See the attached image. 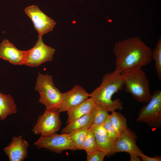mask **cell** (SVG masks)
Returning a JSON list of instances; mask_svg holds the SVG:
<instances>
[{
  "label": "cell",
  "mask_w": 161,
  "mask_h": 161,
  "mask_svg": "<svg viewBox=\"0 0 161 161\" xmlns=\"http://www.w3.org/2000/svg\"><path fill=\"white\" fill-rule=\"evenodd\" d=\"M152 52L151 48L138 36L117 41L113 49L116 58L114 70L121 73L134 66H145L151 61Z\"/></svg>",
  "instance_id": "cell-1"
},
{
  "label": "cell",
  "mask_w": 161,
  "mask_h": 161,
  "mask_svg": "<svg viewBox=\"0 0 161 161\" xmlns=\"http://www.w3.org/2000/svg\"><path fill=\"white\" fill-rule=\"evenodd\" d=\"M125 83L121 73L114 70L106 74L103 76L100 85L90 94L96 103L104 106L109 112L123 109L122 103L118 98L113 100V95L122 90Z\"/></svg>",
  "instance_id": "cell-2"
},
{
  "label": "cell",
  "mask_w": 161,
  "mask_h": 161,
  "mask_svg": "<svg viewBox=\"0 0 161 161\" xmlns=\"http://www.w3.org/2000/svg\"><path fill=\"white\" fill-rule=\"evenodd\" d=\"M142 67L134 66L120 73L124 82L126 91L131 94L138 101L147 103L152 95L148 79Z\"/></svg>",
  "instance_id": "cell-3"
},
{
  "label": "cell",
  "mask_w": 161,
  "mask_h": 161,
  "mask_svg": "<svg viewBox=\"0 0 161 161\" xmlns=\"http://www.w3.org/2000/svg\"><path fill=\"white\" fill-rule=\"evenodd\" d=\"M34 89L39 94V103L46 109H58L61 101L62 93L54 84L52 76L38 72Z\"/></svg>",
  "instance_id": "cell-4"
},
{
  "label": "cell",
  "mask_w": 161,
  "mask_h": 161,
  "mask_svg": "<svg viewBox=\"0 0 161 161\" xmlns=\"http://www.w3.org/2000/svg\"><path fill=\"white\" fill-rule=\"evenodd\" d=\"M147 104L142 107L137 121L146 123L154 129L159 128L161 126V91H154Z\"/></svg>",
  "instance_id": "cell-5"
},
{
  "label": "cell",
  "mask_w": 161,
  "mask_h": 161,
  "mask_svg": "<svg viewBox=\"0 0 161 161\" xmlns=\"http://www.w3.org/2000/svg\"><path fill=\"white\" fill-rule=\"evenodd\" d=\"M37 148H45L50 152L60 154L63 151L77 150L70 139L68 134L56 133L41 135L34 143Z\"/></svg>",
  "instance_id": "cell-6"
},
{
  "label": "cell",
  "mask_w": 161,
  "mask_h": 161,
  "mask_svg": "<svg viewBox=\"0 0 161 161\" xmlns=\"http://www.w3.org/2000/svg\"><path fill=\"white\" fill-rule=\"evenodd\" d=\"M57 109H45L38 117L32 130L35 134L45 135L56 133L60 129L61 122Z\"/></svg>",
  "instance_id": "cell-7"
},
{
  "label": "cell",
  "mask_w": 161,
  "mask_h": 161,
  "mask_svg": "<svg viewBox=\"0 0 161 161\" xmlns=\"http://www.w3.org/2000/svg\"><path fill=\"white\" fill-rule=\"evenodd\" d=\"M55 49L45 44L42 37H38L35 45L28 50L24 65L32 67H37L44 63L53 59Z\"/></svg>",
  "instance_id": "cell-8"
},
{
  "label": "cell",
  "mask_w": 161,
  "mask_h": 161,
  "mask_svg": "<svg viewBox=\"0 0 161 161\" xmlns=\"http://www.w3.org/2000/svg\"><path fill=\"white\" fill-rule=\"evenodd\" d=\"M24 12L31 19L34 28L38 34V37H42L52 31L56 24V22L43 12L36 5L27 7L25 9Z\"/></svg>",
  "instance_id": "cell-9"
},
{
  "label": "cell",
  "mask_w": 161,
  "mask_h": 161,
  "mask_svg": "<svg viewBox=\"0 0 161 161\" xmlns=\"http://www.w3.org/2000/svg\"><path fill=\"white\" fill-rule=\"evenodd\" d=\"M90 94L82 87L75 85L69 91L62 93L61 101L58 109L59 112L67 111L89 97Z\"/></svg>",
  "instance_id": "cell-10"
},
{
  "label": "cell",
  "mask_w": 161,
  "mask_h": 161,
  "mask_svg": "<svg viewBox=\"0 0 161 161\" xmlns=\"http://www.w3.org/2000/svg\"><path fill=\"white\" fill-rule=\"evenodd\" d=\"M137 137L135 134L127 127L118 136L114 145V154L126 152L129 154H134L139 157L143 152L136 144Z\"/></svg>",
  "instance_id": "cell-11"
},
{
  "label": "cell",
  "mask_w": 161,
  "mask_h": 161,
  "mask_svg": "<svg viewBox=\"0 0 161 161\" xmlns=\"http://www.w3.org/2000/svg\"><path fill=\"white\" fill-rule=\"evenodd\" d=\"M28 50L18 49L7 39L0 43V58L16 65H24Z\"/></svg>",
  "instance_id": "cell-12"
},
{
  "label": "cell",
  "mask_w": 161,
  "mask_h": 161,
  "mask_svg": "<svg viewBox=\"0 0 161 161\" xmlns=\"http://www.w3.org/2000/svg\"><path fill=\"white\" fill-rule=\"evenodd\" d=\"M29 145L22 136H14L9 145L4 148V151L10 161H23L28 157Z\"/></svg>",
  "instance_id": "cell-13"
},
{
  "label": "cell",
  "mask_w": 161,
  "mask_h": 161,
  "mask_svg": "<svg viewBox=\"0 0 161 161\" xmlns=\"http://www.w3.org/2000/svg\"><path fill=\"white\" fill-rule=\"evenodd\" d=\"M98 150L105 153L106 156L114 153V144L109 139L103 125H92L91 127Z\"/></svg>",
  "instance_id": "cell-14"
},
{
  "label": "cell",
  "mask_w": 161,
  "mask_h": 161,
  "mask_svg": "<svg viewBox=\"0 0 161 161\" xmlns=\"http://www.w3.org/2000/svg\"><path fill=\"white\" fill-rule=\"evenodd\" d=\"M95 104L94 100L90 97L70 109L67 111L68 118L66 124L90 113Z\"/></svg>",
  "instance_id": "cell-15"
},
{
  "label": "cell",
  "mask_w": 161,
  "mask_h": 161,
  "mask_svg": "<svg viewBox=\"0 0 161 161\" xmlns=\"http://www.w3.org/2000/svg\"><path fill=\"white\" fill-rule=\"evenodd\" d=\"M0 115L1 120H4L9 115L17 112L16 106L12 96L0 92Z\"/></svg>",
  "instance_id": "cell-16"
},
{
  "label": "cell",
  "mask_w": 161,
  "mask_h": 161,
  "mask_svg": "<svg viewBox=\"0 0 161 161\" xmlns=\"http://www.w3.org/2000/svg\"><path fill=\"white\" fill-rule=\"evenodd\" d=\"M93 125V122L90 113L83 116L69 123L64 128L61 133L68 134L76 130L85 128H90Z\"/></svg>",
  "instance_id": "cell-17"
},
{
  "label": "cell",
  "mask_w": 161,
  "mask_h": 161,
  "mask_svg": "<svg viewBox=\"0 0 161 161\" xmlns=\"http://www.w3.org/2000/svg\"><path fill=\"white\" fill-rule=\"evenodd\" d=\"M109 111L102 105L96 103L90 114L93 125H102L109 116Z\"/></svg>",
  "instance_id": "cell-18"
},
{
  "label": "cell",
  "mask_w": 161,
  "mask_h": 161,
  "mask_svg": "<svg viewBox=\"0 0 161 161\" xmlns=\"http://www.w3.org/2000/svg\"><path fill=\"white\" fill-rule=\"evenodd\" d=\"M109 118L118 136L127 128L126 120L120 113L114 111L109 115Z\"/></svg>",
  "instance_id": "cell-19"
},
{
  "label": "cell",
  "mask_w": 161,
  "mask_h": 161,
  "mask_svg": "<svg viewBox=\"0 0 161 161\" xmlns=\"http://www.w3.org/2000/svg\"><path fill=\"white\" fill-rule=\"evenodd\" d=\"M89 128H85L76 130L68 134L71 141L77 150H82L83 143Z\"/></svg>",
  "instance_id": "cell-20"
},
{
  "label": "cell",
  "mask_w": 161,
  "mask_h": 161,
  "mask_svg": "<svg viewBox=\"0 0 161 161\" xmlns=\"http://www.w3.org/2000/svg\"><path fill=\"white\" fill-rule=\"evenodd\" d=\"M82 150H84L87 154L94 153L98 150L91 127L89 129Z\"/></svg>",
  "instance_id": "cell-21"
},
{
  "label": "cell",
  "mask_w": 161,
  "mask_h": 161,
  "mask_svg": "<svg viewBox=\"0 0 161 161\" xmlns=\"http://www.w3.org/2000/svg\"><path fill=\"white\" fill-rule=\"evenodd\" d=\"M152 59L155 62L156 72L160 80L161 79V38L160 37L155 48L152 52Z\"/></svg>",
  "instance_id": "cell-22"
},
{
  "label": "cell",
  "mask_w": 161,
  "mask_h": 161,
  "mask_svg": "<svg viewBox=\"0 0 161 161\" xmlns=\"http://www.w3.org/2000/svg\"><path fill=\"white\" fill-rule=\"evenodd\" d=\"M102 125L109 139L114 145L118 135L110 122L109 116Z\"/></svg>",
  "instance_id": "cell-23"
},
{
  "label": "cell",
  "mask_w": 161,
  "mask_h": 161,
  "mask_svg": "<svg viewBox=\"0 0 161 161\" xmlns=\"http://www.w3.org/2000/svg\"><path fill=\"white\" fill-rule=\"evenodd\" d=\"M106 154L99 150L92 154H87V161H103Z\"/></svg>",
  "instance_id": "cell-24"
},
{
  "label": "cell",
  "mask_w": 161,
  "mask_h": 161,
  "mask_svg": "<svg viewBox=\"0 0 161 161\" xmlns=\"http://www.w3.org/2000/svg\"><path fill=\"white\" fill-rule=\"evenodd\" d=\"M141 159L143 161H161V157L159 156H156L154 157H150L146 156L143 153L140 155Z\"/></svg>",
  "instance_id": "cell-25"
},
{
  "label": "cell",
  "mask_w": 161,
  "mask_h": 161,
  "mask_svg": "<svg viewBox=\"0 0 161 161\" xmlns=\"http://www.w3.org/2000/svg\"><path fill=\"white\" fill-rule=\"evenodd\" d=\"M131 161H140L139 156L134 154H130Z\"/></svg>",
  "instance_id": "cell-26"
},
{
  "label": "cell",
  "mask_w": 161,
  "mask_h": 161,
  "mask_svg": "<svg viewBox=\"0 0 161 161\" xmlns=\"http://www.w3.org/2000/svg\"><path fill=\"white\" fill-rule=\"evenodd\" d=\"M1 110L0 109V115H1Z\"/></svg>",
  "instance_id": "cell-27"
}]
</instances>
